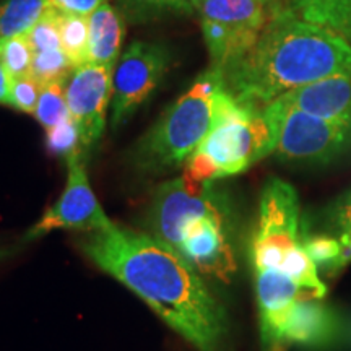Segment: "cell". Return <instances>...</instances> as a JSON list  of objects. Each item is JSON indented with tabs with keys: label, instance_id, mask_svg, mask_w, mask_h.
<instances>
[{
	"label": "cell",
	"instance_id": "6da1fadb",
	"mask_svg": "<svg viewBox=\"0 0 351 351\" xmlns=\"http://www.w3.org/2000/svg\"><path fill=\"white\" fill-rule=\"evenodd\" d=\"M82 251L147 302L199 351H230V327L221 302L199 270L171 245L111 223L86 232Z\"/></svg>",
	"mask_w": 351,
	"mask_h": 351
},
{
	"label": "cell",
	"instance_id": "7a4b0ae2",
	"mask_svg": "<svg viewBox=\"0 0 351 351\" xmlns=\"http://www.w3.org/2000/svg\"><path fill=\"white\" fill-rule=\"evenodd\" d=\"M345 73H351V46L340 34L271 3L257 43L223 77L239 103L263 108L288 91Z\"/></svg>",
	"mask_w": 351,
	"mask_h": 351
},
{
	"label": "cell",
	"instance_id": "3957f363",
	"mask_svg": "<svg viewBox=\"0 0 351 351\" xmlns=\"http://www.w3.org/2000/svg\"><path fill=\"white\" fill-rule=\"evenodd\" d=\"M238 104L223 73L208 69L138 140L130 152L132 166L143 174L179 168Z\"/></svg>",
	"mask_w": 351,
	"mask_h": 351
},
{
	"label": "cell",
	"instance_id": "277c9868",
	"mask_svg": "<svg viewBox=\"0 0 351 351\" xmlns=\"http://www.w3.org/2000/svg\"><path fill=\"white\" fill-rule=\"evenodd\" d=\"M251 262L254 270L282 271L313 298L326 296L317 267L302 247L300 197L291 184L278 178H271L262 191Z\"/></svg>",
	"mask_w": 351,
	"mask_h": 351
},
{
	"label": "cell",
	"instance_id": "5b68a950",
	"mask_svg": "<svg viewBox=\"0 0 351 351\" xmlns=\"http://www.w3.org/2000/svg\"><path fill=\"white\" fill-rule=\"evenodd\" d=\"M275 152L274 132L262 108L239 103L184 163V178L207 184L251 168Z\"/></svg>",
	"mask_w": 351,
	"mask_h": 351
},
{
	"label": "cell",
	"instance_id": "8992f818",
	"mask_svg": "<svg viewBox=\"0 0 351 351\" xmlns=\"http://www.w3.org/2000/svg\"><path fill=\"white\" fill-rule=\"evenodd\" d=\"M262 112L274 132L275 153L285 161L330 163L351 147V125L313 116L280 98Z\"/></svg>",
	"mask_w": 351,
	"mask_h": 351
},
{
	"label": "cell",
	"instance_id": "52a82bcc",
	"mask_svg": "<svg viewBox=\"0 0 351 351\" xmlns=\"http://www.w3.org/2000/svg\"><path fill=\"white\" fill-rule=\"evenodd\" d=\"M202 217L226 218V207L213 182L199 184L176 178L156 187L147 215L153 238L176 249L184 226Z\"/></svg>",
	"mask_w": 351,
	"mask_h": 351
},
{
	"label": "cell",
	"instance_id": "ba28073f",
	"mask_svg": "<svg viewBox=\"0 0 351 351\" xmlns=\"http://www.w3.org/2000/svg\"><path fill=\"white\" fill-rule=\"evenodd\" d=\"M169 67L161 44L137 41L127 47L112 73V129H119L150 98Z\"/></svg>",
	"mask_w": 351,
	"mask_h": 351
},
{
	"label": "cell",
	"instance_id": "9c48e42d",
	"mask_svg": "<svg viewBox=\"0 0 351 351\" xmlns=\"http://www.w3.org/2000/svg\"><path fill=\"white\" fill-rule=\"evenodd\" d=\"M111 223L88 181L83 152H77L67 158V182L62 195L44 212L36 225L29 228L26 239H38L56 230L93 232Z\"/></svg>",
	"mask_w": 351,
	"mask_h": 351
},
{
	"label": "cell",
	"instance_id": "30bf717a",
	"mask_svg": "<svg viewBox=\"0 0 351 351\" xmlns=\"http://www.w3.org/2000/svg\"><path fill=\"white\" fill-rule=\"evenodd\" d=\"M112 67L85 64L73 70L67 82V104L80 132L82 150L95 147L106 129L108 108L112 99Z\"/></svg>",
	"mask_w": 351,
	"mask_h": 351
},
{
	"label": "cell",
	"instance_id": "8fae6325",
	"mask_svg": "<svg viewBox=\"0 0 351 351\" xmlns=\"http://www.w3.org/2000/svg\"><path fill=\"white\" fill-rule=\"evenodd\" d=\"M226 223L221 217L194 219L184 226L176 251L202 274L228 280L234 271V256Z\"/></svg>",
	"mask_w": 351,
	"mask_h": 351
},
{
	"label": "cell",
	"instance_id": "7c38bea8",
	"mask_svg": "<svg viewBox=\"0 0 351 351\" xmlns=\"http://www.w3.org/2000/svg\"><path fill=\"white\" fill-rule=\"evenodd\" d=\"M254 274L263 351H285V328L301 288L282 271L254 270Z\"/></svg>",
	"mask_w": 351,
	"mask_h": 351
},
{
	"label": "cell",
	"instance_id": "4fadbf2b",
	"mask_svg": "<svg viewBox=\"0 0 351 351\" xmlns=\"http://www.w3.org/2000/svg\"><path fill=\"white\" fill-rule=\"evenodd\" d=\"M341 324L330 307L314 300H298L285 328V348L300 345L307 350H326L337 343Z\"/></svg>",
	"mask_w": 351,
	"mask_h": 351
},
{
	"label": "cell",
	"instance_id": "5bb4252c",
	"mask_svg": "<svg viewBox=\"0 0 351 351\" xmlns=\"http://www.w3.org/2000/svg\"><path fill=\"white\" fill-rule=\"evenodd\" d=\"M280 99L313 116L351 125V73L296 88L280 96Z\"/></svg>",
	"mask_w": 351,
	"mask_h": 351
},
{
	"label": "cell",
	"instance_id": "9a60e30c",
	"mask_svg": "<svg viewBox=\"0 0 351 351\" xmlns=\"http://www.w3.org/2000/svg\"><path fill=\"white\" fill-rule=\"evenodd\" d=\"M90 26V49L88 64L116 67L121 59L122 38H124V20L111 3L104 2L88 16Z\"/></svg>",
	"mask_w": 351,
	"mask_h": 351
},
{
	"label": "cell",
	"instance_id": "2e32d148",
	"mask_svg": "<svg viewBox=\"0 0 351 351\" xmlns=\"http://www.w3.org/2000/svg\"><path fill=\"white\" fill-rule=\"evenodd\" d=\"M202 33L212 57V67L225 73L252 49L262 32L202 20Z\"/></svg>",
	"mask_w": 351,
	"mask_h": 351
},
{
	"label": "cell",
	"instance_id": "e0dca14e",
	"mask_svg": "<svg viewBox=\"0 0 351 351\" xmlns=\"http://www.w3.org/2000/svg\"><path fill=\"white\" fill-rule=\"evenodd\" d=\"M199 13L202 20H213L256 32H262L269 21V12L258 0H205Z\"/></svg>",
	"mask_w": 351,
	"mask_h": 351
},
{
	"label": "cell",
	"instance_id": "ac0fdd59",
	"mask_svg": "<svg viewBox=\"0 0 351 351\" xmlns=\"http://www.w3.org/2000/svg\"><path fill=\"white\" fill-rule=\"evenodd\" d=\"M291 8L302 20L351 39V0H291Z\"/></svg>",
	"mask_w": 351,
	"mask_h": 351
},
{
	"label": "cell",
	"instance_id": "d6986e66",
	"mask_svg": "<svg viewBox=\"0 0 351 351\" xmlns=\"http://www.w3.org/2000/svg\"><path fill=\"white\" fill-rule=\"evenodd\" d=\"M47 7V0H0V41L28 32Z\"/></svg>",
	"mask_w": 351,
	"mask_h": 351
},
{
	"label": "cell",
	"instance_id": "ffe728a7",
	"mask_svg": "<svg viewBox=\"0 0 351 351\" xmlns=\"http://www.w3.org/2000/svg\"><path fill=\"white\" fill-rule=\"evenodd\" d=\"M59 33L60 46L73 69L88 64V49H90L88 16L59 13Z\"/></svg>",
	"mask_w": 351,
	"mask_h": 351
},
{
	"label": "cell",
	"instance_id": "44dd1931",
	"mask_svg": "<svg viewBox=\"0 0 351 351\" xmlns=\"http://www.w3.org/2000/svg\"><path fill=\"white\" fill-rule=\"evenodd\" d=\"M34 117L46 130L70 117L67 104V82H54L43 86Z\"/></svg>",
	"mask_w": 351,
	"mask_h": 351
},
{
	"label": "cell",
	"instance_id": "7402d4cb",
	"mask_svg": "<svg viewBox=\"0 0 351 351\" xmlns=\"http://www.w3.org/2000/svg\"><path fill=\"white\" fill-rule=\"evenodd\" d=\"M302 247L315 263V267L335 271L345 265L343 247L332 234H311L302 230Z\"/></svg>",
	"mask_w": 351,
	"mask_h": 351
},
{
	"label": "cell",
	"instance_id": "603a6c76",
	"mask_svg": "<svg viewBox=\"0 0 351 351\" xmlns=\"http://www.w3.org/2000/svg\"><path fill=\"white\" fill-rule=\"evenodd\" d=\"M73 65L70 64L69 57L62 49L34 52L32 77L41 86L49 85L54 82H69L73 73Z\"/></svg>",
	"mask_w": 351,
	"mask_h": 351
},
{
	"label": "cell",
	"instance_id": "cb8c5ba5",
	"mask_svg": "<svg viewBox=\"0 0 351 351\" xmlns=\"http://www.w3.org/2000/svg\"><path fill=\"white\" fill-rule=\"evenodd\" d=\"M34 52L29 46L26 33L16 34L10 39L3 41L2 54H0V64L5 69L12 80L23 77H32Z\"/></svg>",
	"mask_w": 351,
	"mask_h": 351
},
{
	"label": "cell",
	"instance_id": "d4e9b609",
	"mask_svg": "<svg viewBox=\"0 0 351 351\" xmlns=\"http://www.w3.org/2000/svg\"><path fill=\"white\" fill-rule=\"evenodd\" d=\"M59 13L60 12L56 8L47 7L41 19L26 32L33 52L62 49L59 33Z\"/></svg>",
	"mask_w": 351,
	"mask_h": 351
},
{
	"label": "cell",
	"instance_id": "484cf974",
	"mask_svg": "<svg viewBox=\"0 0 351 351\" xmlns=\"http://www.w3.org/2000/svg\"><path fill=\"white\" fill-rule=\"evenodd\" d=\"M46 147L51 153L64 156L65 160L73 153L83 152L80 132H78V127L72 116L46 130Z\"/></svg>",
	"mask_w": 351,
	"mask_h": 351
},
{
	"label": "cell",
	"instance_id": "4316f807",
	"mask_svg": "<svg viewBox=\"0 0 351 351\" xmlns=\"http://www.w3.org/2000/svg\"><path fill=\"white\" fill-rule=\"evenodd\" d=\"M122 15L130 20L142 21L156 19L165 13H187L182 0H121Z\"/></svg>",
	"mask_w": 351,
	"mask_h": 351
},
{
	"label": "cell",
	"instance_id": "83f0119b",
	"mask_svg": "<svg viewBox=\"0 0 351 351\" xmlns=\"http://www.w3.org/2000/svg\"><path fill=\"white\" fill-rule=\"evenodd\" d=\"M43 86L34 80L33 77H23L12 80L10 86V101L8 106L15 108L16 111L34 114L39 101V95H41Z\"/></svg>",
	"mask_w": 351,
	"mask_h": 351
},
{
	"label": "cell",
	"instance_id": "f1b7e54d",
	"mask_svg": "<svg viewBox=\"0 0 351 351\" xmlns=\"http://www.w3.org/2000/svg\"><path fill=\"white\" fill-rule=\"evenodd\" d=\"M332 228L335 231L337 239L343 247V262L345 265L351 261V194L341 199L332 213Z\"/></svg>",
	"mask_w": 351,
	"mask_h": 351
},
{
	"label": "cell",
	"instance_id": "f546056e",
	"mask_svg": "<svg viewBox=\"0 0 351 351\" xmlns=\"http://www.w3.org/2000/svg\"><path fill=\"white\" fill-rule=\"evenodd\" d=\"M106 0H51L49 7L67 15L90 16Z\"/></svg>",
	"mask_w": 351,
	"mask_h": 351
},
{
	"label": "cell",
	"instance_id": "4dcf8cb0",
	"mask_svg": "<svg viewBox=\"0 0 351 351\" xmlns=\"http://www.w3.org/2000/svg\"><path fill=\"white\" fill-rule=\"evenodd\" d=\"M10 86H12V78L8 77L5 69L0 64V104H7L10 101Z\"/></svg>",
	"mask_w": 351,
	"mask_h": 351
},
{
	"label": "cell",
	"instance_id": "1f68e13d",
	"mask_svg": "<svg viewBox=\"0 0 351 351\" xmlns=\"http://www.w3.org/2000/svg\"><path fill=\"white\" fill-rule=\"evenodd\" d=\"M182 2L187 8V13H194V12H199L200 5L205 2V0H182Z\"/></svg>",
	"mask_w": 351,
	"mask_h": 351
},
{
	"label": "cell",
	"instance_id": "d6a6232c",
	"mask_svg": "<svg viewBox=\"0 0 351 351\" xmlns=\"http://www.w3.org/2000/svg\"><path fill=\"white\" fill-rule=\"evenodd\" d=\"M258 2L263 3V5H271V3H276V0H258Z\"/></svg>",
	"mask_w": 351,
	"mask_h": 351
},
{
	"label": "cell",
	"instance_id": "836d02e7",
	"mask_svg": "<svg viewBox=\"0 0 351 351\" xmlns=\"http://www.w3.org/2000/svg\"><path fill=\"white\" fill-rule=\"evenodd\" d=\"M5 254H7V251H2V249H0V258L5 256Z\"/></svg>",
	"mask_w": 351,
	"mask_h": 351
},
{
	"label": "cell",
	"instance_id": "e575fe53",
	"mask_svg": "<svg viewBox=\"0 0 351 351\" xmlns=\"http://www.w3.org/2000/svg\"><path fill=\"white\" fill-rule=\"evenodd\" d=\"M348 44H350V46H351V39H350V41H348Z\"/></svg>",
	"mask_w": 351,
	"mask_h": 351
},
{
	"label": "cell",
	"instance_id": "d590c367",
	"mask_svg": "<svg viewBox=\"0 0 351 351\" xmlns=\"http://www.w3.org/2000/svg\"><path fill=\"white\" fill-rule=\"evenodd\" d=\"M47 2H51V0H47Z\"/></svg>",
	"mask_w": 351,
	"mask_h": 351
}]
</instances>
